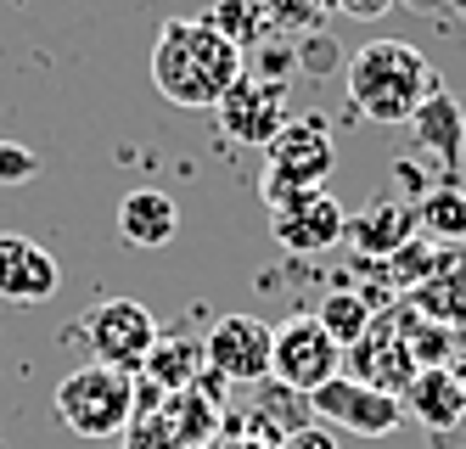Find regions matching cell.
<instances>
[{
  "label": "cell",
  "instance_id": "cell-1",
  "mask_svg": "<svg viewBox=\"0 0 466 449\" xmlns=\"http://www.w3.org/2000/svg\"><path fill=\"white\" fill-rule=\"evenodd\" d=\"M248 74V51L230 46L208 17H169L152 46V85L175 107H219V96Z\"/></svg>",
  "mask_w": 466,
  "mask_h": 449
},
{
  "label": "cell",
  "instance_id": "cell-2",
  "mask_svg": "<svg viewBox=\"0 0 466 449\" xmlns=\"http://www.w3.org/2000/svg\"><path fill=\"white\" fill-rule=\"evenodd\" d=\"M349 79V101L354 113H365L371 124H410L432 96H439V67H432L416 46L405 40H371L343 62Z\"/></svg>",
  "mask_w": 466,
  "mask_h": 449
},
{
  "label": "cell",
  "instance_id": "cell-3",
  "mask_svg": "<svg viewBox=\"0 0 466 449\" xmlns=\"http://www.w3.org/2000/svg\"><path fill=\"white\" fill-rule=\"evenodd\" d=\"M56 416L79 438H96V444L118 438L136 422V376L118 371V365H102V360L68 371L56 383Z\"/></svg>",
  "mask_w": 466,
  "mask_h": 449
},
{
  "label": "cell",
  "instance_id": "cell-4",
  "mask_svg": "<svg viewBox=\"0 0 466 449\" xmlns=\"http://www.w3.org/2000/svg\"><path fill=\"white\" fill-rule=\"evenodd\" d=\"M338 168V141H331L326 118H287L281 135L264 147V209H281L298 191H320V180Z\"/></svg>",
  "mask_w": 466,
  "mask_h": 449
},
{
  "label": "cell",
  "instance_id": "cell-5",
  "mask_svg": "<svg viewBox=\"0 0 466 449\" xmlns=\"http://www.w3.org/2000/svg\"><path fill=\"white\" fill-rule=\"evenodd\" d=\"M309 416L326 422V427H343L354 438H388V433H399V422H405V404L393 393H382V388H371V383H360V376L338 371L331 383H320L309 393Z\"/></svg>",
  "mask_w": 466,
  "mask_h": 449
},
{
  "label": "cell",
  "instance_id": "cell-6",
  "mask_svg": "<svg viewBox=\"0 0 466 449\" xmlns=\"http://www.w3.org/2000/svg\"><path fill=\"white\" fill-rule=\"evenodd\" d=\"M343 371V349L331 342V332L315 315H292L287 326H276V349H270V376L292 393H315L320 383Z\"/></svg>",
  "mask_w": 466,
  "mask_h": 449
},
{
  "label": "cell",
  "instance_id": "cell-7",
  "mask_svg": "<svg viewBox=\"0 0 466 449\" xmlns=\"http://www.w3.org/2000/svg\"><path fill=\"white\" fill-rule=\"evenodd\" d=\"M85 342L102 365H118V371L136 376L152 354V342H157V321L141 298H107L85 315Z\"/></svg>",
  "mask_w": 466,
  "mask_h": 449
},
{
  "label": "cell",
  "instance_id": "cell-8",
  "mask_svg": "<svg viewBox=\"0 0 466 449\" xmlns=\"http://www.w3.org/2000/svg\"><path fill=\"white\" fill-rule=\"evenodd\" d=\"M214 118H219V129L230 135V141H242V147H270L276 135H281V124L292 118L287 85H281V79H253V74H242L237 85L219 96Z\"/></svg>",
  "mask_w": 466,
  "mask_h": 449
},
{
  "label": "cell",
  "instance_id": "cell-9",
  "mask_svg": "<svg viewBox=\"0 0 466 449\" xmlns=\"http://www.w3.org/2000/svg\"><path fill=\"white\" fill-rule=\"evenodd\" d=\"M270 349H276V326H264L258 315H219L203 337V360L225 383H264Z\"/></svg>",
  "mask_w": 466,
  "mask_h": 449
},
{
  "label": "cell",
  "instance_id": "cell-10",
  "mask_svg": "<svg viewBox=\"0 0 466 449\" xmlns=\"http://www.w3.org/2000/svg\"><path fill=\"white\" fill-rule=\"evenodd\" d=\"M343 230H349V214H343V202L331 197L326 186H320V191H298L292 202L270 209V236L281 241L287 253H298V259L338 248Z\"/></svg>",
  "mask_w": 466,
  "mask_h": 449
},
{
  "label": "cell",
  "instance_id": "cell-11",
  "mask_svg": "<svg viewBox=\"0 0 466 449\" xmlns=\"http://www.w3.org/2000/svg\"><path fill=\"white\" fill-rule=\"evenodd\" d=\"M349 360V376H360V383H371V388H382V393H405L410 383H416V354L405 349V337L393 332V321H388V309H377V321H371V332H365L354 349L343 354Z\"/></svg>",
  "mask_w": 466,
  "mask_h": 449
},
{
  "label": "cell",
  "instance_id": "cell-12",
  "mask_svg": "<svg viewBox=\"0 0 466 449\" xmlns=\"http://www.w3.org/2000/svg\"><path fill=\"white\" fill-rule=\"evenodd\" d=\"M56 287H62V270L40 241H28L17 230L0 236V298L6 303H46Z\"/></svg>",
  "mask_w": 466,
  "mask_h": 449
},
{
  "label": "cell",
  "instance_id": "cell-13",
  "mask_svg": "<svg viewBox=\"0 0 466 449\" xmlns=\"http://www.w3.org/2000/svg\"><path fill=\"white\" fill-rule=\"evenodd\" d=\"M416 236V209H405V202H371V209H360L354 219H349V230H343V241H354V253L365 259V264H382V259H393L405 241Z\"/></svg>",
  "mask_w": 466,
  "mask_h": 449
},
{
  "label": "cell",
  "instance_id": "cell-14",
  "mask_svg": "<svg viewBox=\"0 0 466 449\" xmlns=\"http://www.w3.org/2000/svg\"><path fill=\"white\" fill-rule=\"evenodd\" d=\"M399 404H405V416L421 422L427 433H450V427H461V416H466V393H461V383L450 376V365L416 371V383L399 393Z\"/></svg>",
  "mask_w": 466,
  "mask_h": 449
},
{
  "label": "cell",
  "instance_id": "cell-15",
  "mask_svg": "<svg viewBox=\"0 0 466 449\" xmlns=\"http://www.w3.org/2000/svg\"><path fill=\"white\" fill-rule=\"evenodd\" d=\"M175 230H180V209H175L169 191L136 186L118 202V236L129 241V248H169Z\"/></svg>",
  "mask_w": 466,
  "mask_h": 449
},
{
  "label": "cell",
  "instance_id": "cell-16",
  "mask_svg": "<svg viewBox=\"0 0 466 449\" xmlns=\"http://www.w3.org/2000/svg\"><path fill=\"white\" fill-rule=\"evenodd\" d=\"M410 303L421 315H432L439 326H466V248L461 253H439V270L410 292Z\"/></svg>",
  "mask_w": 466,
  "mask_h": 449
},
{
  "label": "cell",
  "instance_id": "cell-17",
  "mask_svg": "<svg viewBox=\"0 0 466 449\" xmlns=\"http://www.w3.org/2000/svg\"><path fill=\"white\" fill-rule=\"evenodd\" d=\"M203 365H208V360H203V349H197V342H186V337H157L152 354H147V365H141L136 376L169 399V393H186Z\"/></svg>",
  "mask_w": 466,
  "mask_h": 449
},
{
  "label": "cell",
  "instance_id": "cell-18",
  "mask_svg": "<svg viewBox=\"0 0 466 449\" xmlns=\"http://www.w3.org/2000/svg\"><path fill=\"white\" fill-rule=\"evenodd\" d=\"M388 321H393V332H399V337H405V349L416 354V365H421V371L450 365V360H455V337H450V326H439L432 315H421L416 303H393V309H388Z\"/></svg>",
  "mask_w": 466,
  "mask_h": 449
},
{
  "label": "cell",
  "instance_id": "cell-19",
  "mask_svg": "<svg viewBox=\"0 0 466 449\" xmlns=\"http://www.w3.org/2000/svg\"><path fill=\"white\" fill-rule=\"evenodd\" d=\"M230 46H242V51H258V46H270V17H264L258 0H214V6L203 12Z\"/></svg>",
  "mask_w": 466,
  "mask_h": 449
},
{
  "label": "cell",
  "instance_id": "cell-20",
  "mask_svg": "<svg viewBox=\"0 0 466 449\" xmlns=\"http://www.w3.org/2000/svg\"><path fill=\"white\" fill-rule=\"evenodd\" d=\"M410 124H416V135H421V147H427V152H439L450 168L461 163V141H466V135H461V107H455V101H450L444 90L432 96V101H427V107H421Z\"/></svg>",
  "mask_w": 466,
  "mask_h": 449
},
{
  "label": "cell",
  "instance_id": "cell-21",
  "mask_svg": "<svg viewBox=\"0 0 466 449\" xmlns=\"http://www.w3.org/2000/svg\"><path fill=\"white\" fill-rule=\"evenodd\" d=\"M214 416H219V410L208 404L203 383H191L186 393H169V404H163V427H169L175 449H180V444H203V438L214 433Z\"/></svg>",
  "mask_w": 466,
  "mask_h": 449
},
{
  "label": "cell",
  "instance_id": "cell-22",
  "mask_svg": "<svg viewBox=\"0 0 466 449\" xmlns=\"http://www.w3.org/2000/svg\"><path fill=\"white\" fill-rule=\"evenodd\" d=\"M326 332H331V342H338V349L349 354L354 342L371 332V321H377V309L365 303L360 292H331V298H320V315H315Z\"/></svg>",
  "mask_w": 466,
  "mask_h": 449
},
{
  "label": "cell",
  "instance_id": "cell-23",
  "mask_svg": "<svg viewBox=\"0 0 466 449\" xmlns=\"http://www.w3.org/2000/svg\"><path fill=\"white\" fill-rule=\"evenodd\" d=\"M416 230L432 236V241H466V197L455 186H439L416 209Z\"/></svg>",
  "mask_w": 466,
  "mask_h": 449
},
{
  "label": "cell",
  "instance_id": "cell-24",
  "mask_svg": "<svg viewBox=\"0 0 466 449\" xmlns=\"http://www.w3.org/2000/svg\"><path fill=\"white\" fill-rule=\"evenodd\" d=\"M439 253H444L439 241H432V236H421V230H416V236L405 241V248H399L393 259H382V264H388V275H393V287H410V292H416V287L427 281V275L439 270Z\"/></svg>",
  "mask_w": 466,
  "mask_h": 449
},
{
  "label": "cell",
  "instance_id": "cell-25",
  "mask_svg": "<svg viewBox=\"0 0 466 449\" xmlns=\"http://www.w3.org/2000/svg\"><path fill=\"white\" fill-rule=\"evenodd\" d=\"M258 6H264L276 34H298V40H304V34H320L331 0H258Z\"/></svg>",
  "mask_w": 466,
  "mask_h": 449
},
{
  "label": "cell",
  "instance_id": "cell-26",
  "mask_svg": "<svg viewBox=\"0 0 466 449\" xmlns=\"http://www.w3.org/2000/svg\"><path fill=\"white\" fill-rule=\"evenodd\" d=\"M40 175V152H28L23 141H12V135H0V186H23Z\"/></svg>",
  "mask_w": 466,
  "mask_h": 449
},
{
  "label": "cell",
  "instance_id": "cell-27",
  "mask_svg": "<svg viewBox=\"0 0 466 449\" xmlns=\"http://www.w3.org/2000/svg\"><path fill=\"white\" fill-rule=\"evenodd\" d=\"M276 449H338V433H331L326 422H309V427H298V433H287Z\"/></svg>",
  "mask_w": 466,
  "mask_h": 449
},
{
  "label": "cell",
  "instance_id": "cell-28",
  "mask_svg": "<svg viewBox=\"0 0 466 449\" xmlns=\"http://www.w3.org/2000/svg\"><path fill=\"white\" fill-rule=\"evenodd\" d=\"M298 62H304V67H331V62H338V51H331L326 34H304V46H298Z\"/></svg>",
  "mask_w": 466,
  "mask_h": 449
},
{
  "label": "cell",
  "instance_id": "cell-29",
  "mask_svg": "<svg viewBox=\"0 0 466 449\" xmlns=\"http://www.w3.org/2000/svg\"><path fill=\"white\" fill-rule=\"evenodd\" d=\"M331 12H343V17H382V12H393V0H331Z\"/></svg>",
  "mask_w": 466,
  "mask_h": 449
},
{
  "label": "cell",
  "instance_id": "cell-30",
  "mask_svg": "<svg viewBox=\"0 0 466 449\" xmlns=\"http://www.w3.org/2000/svg\"><path fill=\"white\" fill-rule=\"evenodd\" d=\"M219 449H276V444H270V438H253V433H248V438H230V444H219Z\"/></svg>",
  "mask_w": 466,
  "mask_h": 449
},
{
  "label": "cell",
  "instance_id": "cell-31",
  "mask_svg": "<svg viewBox=\"0 0 466 449\" xmlns=\"http://www.w3.org/2000/svg\"><path fill=\"white\" fill-rule=\"evenodd\" d=\"M450 376H455V383H461V393H466V354H455V360H450Z\"/></svg>",
  "mask_w": 466,
  "mask_h": 449
}]
</instances>
